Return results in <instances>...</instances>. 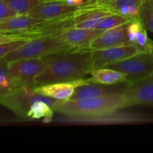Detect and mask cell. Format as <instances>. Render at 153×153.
<instances>
[{
	"instance_id": "ac0fdd59",
	"label": "cell",
	"mask_w": 153,
	"mask_h": 153,
	"mask_svg": "<svg viewBox=\"0 0 153 153\" xmlns=\"http://www.w3.org/2000/svg\"><path fill=\"white\" fill-rule=\"evenodd\" d=\"M0 59V97H4L14 92L19 87L12 79L5 60L4 58Z\"/></svg>"
},
{
	"instance_id": "484cf974",
	"label": "cell",
	"mask_w": 153,
	"mask_h": 153,
	"mask_svg": "<svg viewBox=\"0 0 153 153\" xmlns=\"http://www.w3.org/2000/svg\"><path fill=\"white\" fill-rule=\"evenodd\" d=\"M19 13L13 10L4 0H0V20L9 19L17 16Z\"/></svg>"
},
{
	"instance_id": "e0dca14e",
	"label": "cell",
	"mask_w": 153,
	"mask_h": 153,
	"mask_svg": "<svg viewBox=\"0 0 153 153\" xmlns=\"http://www.w3.org/2000/svg\"><path fill=\"white\" fill-rule=\"evenodd\" d=\"M90 75L92 82L97 83L114 85L120 82H126V76L123 73L108 67L94 69Z\"/></svg>"
},
{
	"instance_id": "8992f818",
	"label": "cell",
	"mask_w": 153,
	"mask_h": 153,
	"mask_svg": "<svg viewBox=\"0 0 153 153\" xmlns=\"http://www.w3.org/2000/svg\"><path fill=\"white\" fill-rule=\"evenodd\" d=\"M45 101L53 107L58 100L38 94L34 88L21 87L12 94L4 97H0V102L4 107L10 109L19 118L27 119V114L31 106L35 102Z\"/></svg>"
},
{
	"instance_id": "83f0119b",
	"label": "cell",
	"mask_w": 153,
	"mask_h": 153,
	"mask_svg": "<svg viewBox=\"0 0 153 153\" xmlns=\"http://www.w3.org/2000/svg\"><path fill=\"white\" fill-rule=\"evenodd\" d=\"M60 1L66 3L71 6H76V7H80L84 5L86 3L87 0H61Z\"/></svg>"
},
{
	"instance_id": "4dcf8cb0",
	"label": "cell",
	"mask_w": 153,
	"mask_h": 153,
	"mask_svg": "<svg viewBox=\"0 0 153 153\" xmlns=\"http://www.w3.org/2000/svg\"><path fill=\"white\" fill-rule=\"evenodd\" d=\"M40 3L42 2H47V1H60L61 0H40Z\"/></svg>"
},
{
	"instance_id": "ba28073f",
	"label": "cell",
	"mask_w": 153,
	"mask_h": 153,
	"mask_svg": "<svg viewBox=\"0 0 153 153\" xmlns=\"http://www.w3.org/2000/svg\"><path fill=\"white\" fill-rule=\"evenodd\" d=\"M141 51L134 43L91 51L94 69L107 67L110 64L124 61Z\"/></svg>"
},
{
	"instance_id": "30bf717a",
	"label": "cell",
	"mask_w": 153,
	"mask_h": 153,
	"mask_svg": "<svg viewBox=\"0 0 153 153\" xmlns=\"http://www.w3.org/2000/svg\"><path fill=\"white\" fill-rule=\"evenodd\" d=\"M113 13L105 7L94 4H85L80 6L73 13L74 28H95L103 18Z\"/></svg>"
},
{
	"instance_id": "7a4b0ae2",
	"label": "cell",
	"mask_w": 153,
	"mask_h": 153,
	"mask_svg": "<svg viewBox=\"0 0 153 153\" xmlns=\"http://www.w3.org/2000/svg\"><path fill=\"white\" fill-rule=\"evenodd\" d=\"M127 107L123 94H115L82 100H58L52 109L70 117L90 119L110 115Z\"/></svg>"
},
{
	"instance_id": "d4e9b609",
	"label": "cell",
	"mask_w": 153,
	"mask_h": 153,
	"mask_svg": "<svg viewBox=\"0 0 153 153\" xmlns=\"http://www.w3.org/2000/svg\"><path fill=\"white\" fill-rule=\"evenodd\" d=\"M26 43L25 41H11L0 43V58H3L7 54L16 50Z\"/></svg>"
},
{
	"instance_id": "ffe728a7",
	"label": "cell",
	"mask_w": 153,
	"mask_h": 153,
	"mask_svg": "<svg viewBox=\"0 0 153 153\" xmlns=\"http://www.w3.org/2000/svg\"><path fill=\"white\" fill-rule=\"evenodd\" d=\"M137 19L145 29L153 33V0L143 1Z\"/></svg>"
},
{
	"instance_id": "44dd1931",
	"label": "cell",
	"mask_w": 153,
	"mask_h": 153,
	"mask_svg": "<svg viewBox=\"0 0 153 153\" xmlns=\"http://www.w3.org/2000/svg\"><path fill=\"white\" fill-rule=\"evenodd\" d=\"M133 19H131V18L126 17V16H122L119 13H114L103 18L95 28L106 31V30L111 29V28L127 25Z\"/></svg>"
},
{
	"instance_id": "4316f807",
	"label": "cell",
	"mask_w": 153,
	"mask_h": 153,
	"mask_svg": "<svg viewBox=\"0 0 153 153\" xmlns=\"http://www.w3.org/2000/svg\"><path fill=\"white\" fill-rule=\"evenodd\" d=\"M149 40V39L147 36V30L143 28V29L137 34V37H136V40L134 42V44L139 48V49L141 52H143V51H146V48Z\"/></svg>"
},
{
	"instance_id": "8fae6325",
	"label": "cell",
	"mask_w": 153,
	"mask_h": 153,
	"mask_svg": "<svg viewBox=\"0 0 153 153\" xmlns=\"http://www.w3.org/2000/svg\"><path fill=\"white\" fill-rule=\"evenodd\" d=\"M128 86L129 85L126 82H120L114 85H105L92 82L88 85L76 88L70 100H82L115 94H123Z\"/></svg>"
},
{
	"instance_id": "9a60e30c",
	"label": "cell",
	"mask_w": 153,
	"mask_h": 153,
	"mask_svg": "<svg viewBox=\"0 0 153 153\" xmlns=\"http://www.w3.org/2000/svg\"><path fill=\"white\" fill-rule=\"evenodd\" d=\"M79 7L69 5L63 1H47L40 3L27 14L38 19H49L70 14Z\"/></svg>"
},
{
	"instance_id": "9c48e42d",
	"label": "cell",
	"mask_w": 153,
	"mask_h": 153,
	"mask_svg": "<svg viewBox=\"0 0 153 153\" xmlns=\"http://www.w3.org/2000/svg\"><path fill=\"white\" fill-rule=\"evenodd\" d=\"M91 82H92L91 78H83L70 82H56L40 85L34 88V90L40 95L58 101H67L70 100L76 88L88 85Z\"/></svg>"
},
{
	"instance_id": "cb8c5ba5",
	"label": "cell",
	"mask_w": 153,
	"mask_h": 153,
	"mask_svg": "<svg viewBox=\"0 0 153 153\" xmlns=\"http://www.w3.org/2000/svg\"><path fill=\"white\" fill-rule=\"evenodd\" d=\"M127 33H128V39H129L130 42L131 43H134L136 40V37H137L138 33L143 29V27L142 26L141 23L138 19H133L131 22L127 24Z\"/></svg>"
},
{
	"instance_id": "7c38bea8",
	"label": "cell",
	"mask_w": 153,
	"mask_h": 153,
	"mask_svg": "<svg viewBox=\"0 0 153 153\" xmlns=\"http://www.w3.org/2000/svg\"><path fill=\"white\" fill-rule=\"evenodd\" d=\"M123 97L128 107L140 105L153 106V75L145 80L129 85Z\"/></svg>"
},
{
	"instance_id": "52a82bcc",
	"label": "cell",
	"mask_w": 153,
	"mask_h": 153,
	"mask_svg": "<svg viewBox=\"0 0 153 153\" xmlns=\"http://www.w3.org/2000/svg\"><path fill=\"white\" fill-rule=\"evenodd\" d=\"M47 64L42 58H28L7 63L9 73L18 87L34 88L37 76L44 71Z\"/></svg>"
},
{
	"instance_id": "2e32d148",
	"label": "cell",
	"mask_w": 153,
	"mask_h": 153,
	"mask_svg": "<svg viewBox=\"0 0 153 153\" xmlns=\"http://www.w3.org/2000/svg\"><path fill=\"white\" fill-rule=\"evenodd\" d=\"M43 21L28 14H18L9 19L0 20V32L24 31L30 29Z\"/></svg>"
},
{
	"instance_id": "4fadbf2b",
	"label": "cell",
	"mask_w": 153,
	"mask_h": 153,
	"mask_svg": "<svg viewBox=\"0 0 153 153\" xmlns=\"http://www.w3.org/2000/svg\"><path fill=\"white\" fill-rule=\"evenodd\" d=\"M126 25H124L105 31L88 45L87 49L93 51L133 44L128 39Z\"/></svg>"
},
{
	"instance_id": "3957f363",
	"label": "cell",
	"mask_w": 153,
	"mask_h": 153,
	"mask_svg": "<svg viewBox=\"0 0 153 153\" xmlns=\"http://www.w3.org/2000/svg\"><path fill=\"white\" fill-rule=\"evenodd\" d=\"M73 13L74 12L58 18L43 19V22L30 29L0 32V43L11 41L28 42L39 37L59 34L73 28L75 23Z\"/></svg>"
},
{
	"instance_id": "f1b7e54d",
	"label": "cell",
	"mask_w": 153,
	"mask_h": 153,
	"mask_svg": "<svg viewBox=\"0 0 153 153\" xmlns=\"http://www.w3.org/2000/svg\"><path fill=\"white\" fill-rule=\"evenodd\" d=\"M107 1H109V0H87L86 3L87 4H98V3L105 2Z\"/></svg>"
},
{
	"instance_id": "5b68a950",
	"label": "cell",
	"mask_w": 153,
	"mask_h": 153,
	"mask_svg": "<svg viewBox=\"0 0 153 153\" xmlns=\"http://www.w3.org/2000/svg\"><path fill=\"white\" fill-rule=\"evenodd\" d=\"M105 67L122 72L126 76V83L134 85L153 75V52L143 51L120 62Z\"/></svg>"
},
{
	"instance_id": "d6986e66",
	"label": "cell",
	"mask_w": 153,
	"mask_h": 153,
	"mask_svg": "<svg viewBox=\"0 0 153 153\" xmlns=\"http://www.w3.org/2000/svg\"><path fill=\"white\" fill-rule=\"evenodd\" d=\"M54 111L50 105L45 101H37L31 106L28 114V119H40L43 118L45 123H49L52 120Z\"/></svg>"
},
{
	"instance_id": "6da1fadb",
	"label": "cell",
	"mask_w": 153,
	"mask_h": 153,
	"mask_svg": "<svg viewBox=\"0 0 153 153\" xmlns=\"http://www.w3.org/2000/svg\"><path fill=\"white\" fill-rule=\"evenodd\" d=\"M42 59L47 67L36 78L34 88L83 79L94 70L91 51L86 49H70L47 55Z\"/></svg>"
},
{
	"instance_id": "7402d4cb",
	"label": "cell",
	"mask_w": 153,
	"mask_h": 153,
	"mask_svg": "<svg viewBox=\"0 0 153 153\" xmlns=\"http://www.w3.org/2000/svg\"><path fill=\"white\" fill-rule=\"evenodd\" d=\"M19 14H27L40 4V0H4Z\"/></svg>"
},
{
	"instance_id": "f546056e",
	"label": "cell",
	"mask_w": 153,
	"mask_h": 153,
	"mask_svg": "<svg viewBox=\"0 0 153 153\" xmlns=\"http://www.w3.org/2000/svg\"><path fill=\"white\" fill-rule=\"evenodd\" d=\"M146 51H149V52H153V41L149 39V42H148V44L146 46Z\"/></svg>"
},
{
	"instance_id": "5bb4252c",
	"label": "cell",
	"mask_w": 153,
	"mask_h": 153,
	"mask_svg": "<svg viewBox=\"0 0 153 153\" xmlns=\"http://www.w3.org/2000/svg\"><path fill=\"white\" fill-rule=\"evenodd\" d=\"M103 30L97 28H69L58 35L61 39L70 46L72 49H86L88 45L99 35L104 32Z\"/></svg>"
},
{
	"instance_id": "603a6c76",
	"label": "cell",
	"mask_w": 153,
	"mask_h": 153,
	"mask_svg": "<svg viewBox=\"0 0 153 153\" xmlns=\"http://www.w3.org/2000/svg\"><path fill=\"white\" fill-rule=\"evenodd\" d=\"M144 0H109V1H105V2L98 3L97 4L98 6L105 7L108 9L113 13H116L118 9L120 7L124 5H135L140 7L141 4Z\"/></svg>"
},
{
	"instance_id": "277c9868",
	"label": "cell",
	"mask_w": 153,
	"mask_h": 153,
	"mask_svg": "<svg viewBox=\"0 0 153 153\" xmlns=\"http://www.w3.org/2000/svg\"><path fill=\"white\" fill-rule=\"evenodd\" d=\"M72 49L58 34L39 37L26 42L23 46L4 57L7 63L28 58H42L47 55Z\"/></svg>"
}]
</instances>
